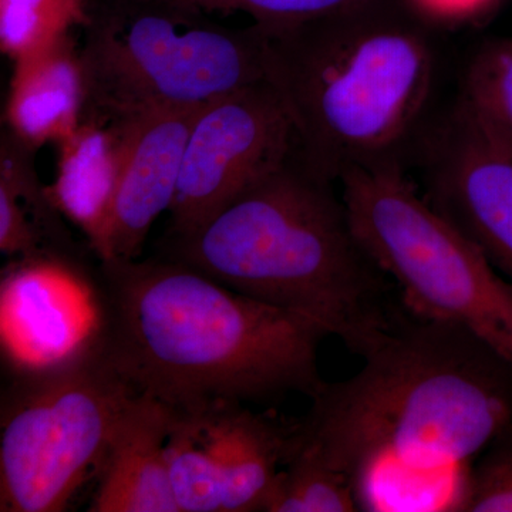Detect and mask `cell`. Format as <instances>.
I'll use <instances>...</instances> for the list:
<instances>
[{"label":"cell","mask_w":512,"mask_h":512,"mask_svg":"<svg viewBox=\"0 0 512 512\" xmlns=\"http://www.w3.org/2000/svg\"><path fill=\"white\" fill-rule=\"evenodd\" d=\"M363 359L312 394L288 453L348 478L359 511L394 476L467 473L512 426V365L466 328L407 311Z\"/></svg>","instance_id":"6da1fadb"},{"label":"cell","mask_w":512,"mask_h":512,"mask_svg":"<svg viewBox=\"0 0 512 512\" xmlns=\"http://www.w3.org/2000/svg\"><path fill=\"white\" fill-rule=\"evenodd\" d=\"M101 355L138 394L177 412L311 397L322 384L313 320L266 305L174 259L100 261L90 279Z\"/></svg>","instance_id":"7a4b0ae2"},{"label":"cell","mask_w":512,"mask_h":512,"mask_svg":"<svg viewBox=\"0 0 512 512\" xmlns=\"http://www.w3.org/2000/svg\"><path fill=\"white\" fill-rule=\"evenodd\" d=\"M333 184L295 156L191 234L167 237L164 256L313 320L365 357L403 313Z\"/></svg>","instance_id":"3957f363"},{"label":"cell","mask_w":512,"mask_h":512,"mask_svg":"<svg viewBox=\"0 0 512 512\" xmlns=\"http://www.w3.org/2000/svg\"><path fill=\"white\" fill-rule=\"evenodd\" d=\"M261 29L265 80L291 117L296 156L309 171L338 183L346 168L394 157L433 87L427 23L400 0H372Z\"/></svg>","instance_id":"277c9868"},{"label":"cell","mask_w":512,"mask_h":512,"mask_svg":"<svg viewBox=\"0 0 512 512\" xmlns=\"http://www.w3.org/2000/svg\"><path fill=\"white\" fill-rule=\"evenodd\" d=\"M83 116L110 121L201 109L264 80L261 26L229 28L190 0H87Z\"/></svg>","instance_id":"5b68a950"},{"label":"cell","mask_w":512,"mask_h":512,"mask_svg":"<svg viewBox=\"0 0 512 512\" xmlns=\"http://www.w3.org/2000/svg\"><path fill=\"white\" fill-rule=\"evenodd\" d=\"M353 232L414 316L473 332L512 365V285L403 173L396 158L339 175Z\"/></svg>","instance_id":"8992f818"},{"label":"cell","mask_w":512,"mask_h":512,"mask_svg":"<svg viewBox=\"0 0 512 512\" xmlns=\"http://www.w3.org/2000/svg\"><path fill=\"white\" fill-rule=\"evenodd\" d=\"M136 392L92 333L49 362L20 369L2 394L0 511H64L96 476Z\"/></svg>","instance_id":"52a82bcc"},{"label":"cell","mask_w":512,"mask_h":512,"mask_svg":"<svg viewBox=\"0 0 512 512\" xmlns=\"http://www.w3.org/2000/svg\"><path fill=\"white\" fill-rule=\"evenodd\" d=\"M295 156L291 117L265 79L205 104L185 143L168 237L191 234Z\"/></svg>","instance_id":"ba28073f"},{"label":"cell","mask_w":512,"mask_h":512,"mask_svg":"<svg viewBox=\"0 0 512 512\" xmlns=\"http://www.w3.org/2000/svg\"><path fill=\"white\" fill-rule=\"evenodd\" d=\"M431 167L426 198L512 285V157L454 120Z\"/></svg>","instance_id":"9c48e42d"},{"label":"cell","mask_w":512,"mask_h":512,"mask_svg":"<svg viewBox=\"0 0 512 512\" xmlns=\"http://www.w3.org/2000/svg\"><path fill=\"white\" fill-rule=\"evenodd\" d=\"M198 110L164 111L127 121L126 158L109 224L96 252L99 261L138 259L154 222L170 211Z\"/></svg>","instance_id":"30bf717a"},{"label":"cell","mask_w":512,"mask_h":512,"mask_svg":"<svg viewBox=\"0 0 512 512\" xmlns=\"http://www.w3.org/2000/svg\"><path fill=\"white\" fill-rule=\"evenodd\" d=\"M173 410L148 394H134L111 434L90 512H180L168 473Z\"/></svg>","instance_id":"8fae6325"},{"label":"cell","mask_w":512,"mask_h":512,"mask_svg":"<svg viewBox=\"0 0 512 512\" xmlns=\"http://www.w3.org/2000/svg\"><path fill=\"white\" fill-rule=\"evenodd\" d=\"M220 468L222 512L264 511L291 443L292 423L256 414L241 403H218L188 412Z\"/></svg>","instance_id":"7c38bea8"},{"label":"cell","mask_w":512,"mask_h":512,"mask_svg":"<svg viewBox=\"0 0 512 512\" xmlns=\"http://www.w3.org/2000/svg\"><path fill=\"white\" fill-rule=\"evenodd\" d=\"M127 121L83 116L57 146L56 177L47 194L67 221L82 231L96 255L113 208L126 158Z\"/></svg>","instance_id":"4fadbf2b"},{"label":"cell","mask_w":512,"mask_h":512,"mask_svg":"<svg viewBox=\"0 0 512 512\" xmlns=\"http://www.w3.org/2000/svg\"><path fill=\"white\" fill-rule=\"evenodd\" d=\"M6 128L29 147L59 144L76 130L86 107L80 43L73 35L52 49L13 63Z\"/></svg>","instance_id":"5bb4252c"},{"label":"cell","mask_w":512,"mask_h":512,"mask_svg":"<svg viewBox=\"0 0 512 512\" xmlns=\"http://www.w3.org/2000/svg\"><path fill=\"white\" fill-rule=\"evenodd\" d=\"M454 120L512 157V36L478 47L464 73Z\"/></svg>","instance_id":"9a60e30c"},{"label":"cell","mask_w":512,"mask_h":512,"mask_svg":"<svg viewBox=\"0 0 512 512\" xmlns=\"http://www.w3.org/2000/svg\"><path fill=\"white\" fill-rule=\"evenodd\" d=\"M35 148L20 141L3 128L0 141V187L18 200L45 241L47 251L56 261L83 269L82 254L64 224L66 218L57 210L40 181L35 167ZM84 271V269H83Z\"/></svg>","instance_id":"2e32d148"},{"label":"cell","mask_w":512,"mask_h":512,"mask_svg":"<svg viewBox=\"0 0 512 512\" xmlns=\"http://www.w3.org/2000/svg\"><path fill=\"white\" fill-rule=\"evenodd\" d=\"M165 451L171 490L180 512H222L220 468L202 439L194 414L173 410Z\"/></svg>","instance_id":"e0dca14e"},{"label":"cell","mask_w":512,"mask_h":512,"mask_svg":"<svg viewBox=\"0 0 512 512\" xmlns=\"http://www.w3.org/2000/svg\"><path fill=\"white\" fill-rule=\"evenodd\" d=\"M87 19V0H0V49L13 63L40 55Z\"/></svg>","instance_id":"ac0fdd59"},{"label":"cell","mask_w":512,"mask_h":512,"mask_svg":"<svg viewBox=\"0 0 512 512\" xmlns=\"http://www.w3.org/2000/svg\"><path fill=\"white\" fill-rule=\"evenodd\" d=\"M359 511L348 478L318 461L292 456L279 471L264 512Z\"/></svg>","instance_id":"d6986e66"},{"label":"cell","mask_w":512,"mask_h":512,"mask_svg":"<svg viewBox=\"0 0 512 512\" xmlns=\"http://www.w3.org/2000/svg\"><path fill=\"white\" fill-rule=\"evenodd\" d=\"M454 511L512 512V426L471 464Z\"/></svg>","instance_id":"ffe728a7"},{"label":"cell","mask_w":512,"mask_h":512,"mask_svg":"<svg viewBox=\"0 0 512 512\" xmlns=\"http://www.w3.org/2000/svg\"><path fill=\"white\" fill-rule=\"evenodd\" d=\"M207 10L244 12L265 28L301 25L357 8L372 0H190Z\"/></svg>","instance_id":"44dd1931"},{"label":"cell","mask_w":512,"mask_h":512,"mask_svg":"<svg viewBox=\"0 0 512 512\" xmlns=\"http://www.w3.org/2000/svg\"><path fill=\"white\" fill-rule=\"evenodd\" d=\"M0 251L6 256L19 258V261L53 259L42 235L30 222L18 200L3 187H0Z\"/></svg>","instance_id":"7402d4cb"},{"label":"cell","mask_w":512,"mask_h":512,"mask_svg":"<svg viewBox=\"0 0 512 512\" xmlns=\"http://www.w3.org/2000/svg\"><path fill=\"white\" fill-rule=\"evenodd\" d=\"M427 25L461 26L484 18L501 0H400Z\"/></svg>","instance_id":"603a6c76"}]
</instances>
